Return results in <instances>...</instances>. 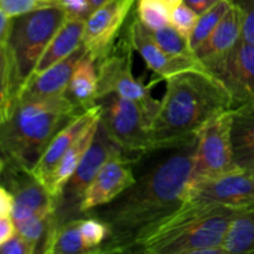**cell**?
<instances>
[{"mask_svg":"<svg viewBox=\"0 0 254 254\" xmlns=\"http://www.w3.org/2000/svg\"><path fill=\"white\" fill-rule=\"evenodd\" d=\"M196 141L176 149L127 189L107 207L94 212L111 228L102 253L121 252L144 228L178 210L186 201Z\"/></svg>","mask_w":254,"mask_h":254,"instance_id":"1","label":"cell"},{"mask_svg":"<svg viewBox=\"0 0 254 254\" xmlns=\"http://www.w3.org/2000/svg\"><path fill=\"white\" fill-rule=\"evenodd\" d=\"M231 108L230 93L212 74L184 72L170 77L149 126L151 151L195 143L213 116Z\"/></svg>","mask_w":254,"mask_h":254,"instance_id":"2","label":"cell"},{"mask_svg":"<svg viewBox=\"0 0 254 254\" xmlns=\"http://www.w3.org/2000/svg\"><path fill=\"white\" fill-rule=\"evenodd\" d=\"M236 208L205 200H186L178 210L136 233L122 253L226 254L223 248Z\"/></svg>","mask_w":254,"mask_h":254,"instance_id":"3","label":"cell"},{"mask_svg":"<svg viewBox=\"0 0 254 254\" xmlns=\"http://www.w3.org/2000/svg\"><path fill=\"white\" fill-rule=\"evenodd\" d=\"M82 112L68 94L17 99L0 121V159L5 166L31 171L52 138Z\"/></svg>","mask_w":254,"mask_h":254,"instance_id":"4","label":"cell"},{"mask_svg":"<svg viewBox=\"0 0 254 254\" xmlns=\"http://www.w3.org/2000/svg\"><path fill=\"white\" fill-rule=\"evenodd\" d=\"M66 17V12L60 4L12 17L5 47L11 69L15 102Z\"/></svg>","mask_w":254,"mask_h":254,"instance_id":"5","label":"cell"},{"mask_svg":"<svg viewBox=\"0 0 254 254\" xmlns=\"http://www.w3.org/2000/svg\"><path fill=\"white\" fill-rule=\"evenodd\" d=\"M232 108L213 116L197 133L188 189L237 170L231 144Z\"/></svg>","mask_w":254,"mask_h":254,"instance_id":"6","label":"cell"},{"mask_svg":"<svg viewBox=\"0 0 254 254\" xmlns=\"http://www.w3.org/2000/svg\"><path fill=\"white\" fill-rule=\"evenodd\" d=\"M101 101L99 123L111 140L124 153H150L149 126L151 119L145 111L138 103L118 94H111Z\"/></svg>","mask_w":254,"mask_h":254,"instance_id":"7","label":"cell"},{"mask_svg":"<svg viewBox=\"0 0 254 254\" xmlns=\"http://www.w3.org/2000/svg\"><path fill=\"white\" fill-rule=\"evenodd\" d=\"M131 50L129 41L121 42L119 47L98 62V101L111 94L138 103L145 113L153 118L160 101L150 93L149 87L134 77L131 71ZM151 122V121H150Z\"/></svg>","mask_w":254,"mask_h":254,"instance_id":"8","label":"cell"},{"mask_svg":"<svg viewBox=\"0 0 254 254\" xmlns=\"http://www.w3.org/2000/svg\"><path fill=\"white\" fill-rule=\"evenodd\" d=\"M123 153L124 151L111 140L99 123L91 146L86 151L81 163L78 164L60 196L56 211V222L73 220V213H81L79 206L82 198L99 169L111 159L124 155Z\"/></svg>","mask_w":254,"mask_h":254,"instance_id":"9","label":"cell"},{"mask_svg":"<svg viewBox=\"0 0 254 254\" xmlns=\"http://www.w3.org/2000/svg\"><path fill=\"white\" fill-rule=\"evenodd\" d=\"M213 77L225 86L233 108L254 101V45L241 37L221 56L203 62Z\"/></svg>","mask_w":254,"mask_h":254,"instance_id":"10","label":"cell"},{"mask_svg":"<svg viewBox=\"0 0 254 254\" xmlns=\"http://www.w3.org/2000/svg\"><path fill=\"white\" fill-rule=\"evenodd\" d=\"M136 0H109L87 17L83 31L86 54L98 64L112 51L119 31Z\"/></svg>","mask_w":254,"mask_h":254,"instance_id":"11","label":"cell"},{"mask_svg":"<svg viewBox=\"0 0 254 254\" xmlns=\"http://www.w3.org/2000/svg\"><path fill=\"white\" fill-rule=\"evenodd\" d=\"M128 41L133 50L140 55L148 68L160 78L168 79L184 72L211 74L207 67L197 56H173L166 54L153 39L150 30L144 26L138 17H135L129 25Z\"/></svg>","mask_w":254,"mask_h":254,"instance_id":"12","label":"cell"},{"mask_svg":"<svg viewBox=\"0 0 254 254\" xmlns=\"http://www.w3.org/2000/svg\"><path fill=\"white\" fill-rule=\"evenodd\" d=\"M2 180L14 198L11 218L15 225L36 215L57 211V201L31 171L4 166Z\"/></svg>","mask_w":254,"mask_h":254,"instance_id":"13","label":"cell"},{"mask_svg":"<svg viewBox=\"0 0 254 254\" xmlns=\"http://www.w3.org/2000/svg\"><path fill=\"white\" fill-rule=\"evenodd\" d=\"M130 160L124 155L107 161L87 188L79 206V212H89L116 200L135 183Z\"/></svg>","mask_w":254,"mask_h":254,"instance_id":"14","label":"cell"},{"mask_svg":"<svg viewBox=\"0 0 254 254\" xmlns=\"http://www.w3.org/2000/svg\"><path fill=\"white\" fill-rule=\"evenodd\" d=\"M205 200L241 207L254 203V178L245 170H233L186 190V200Z\"/></svg>","mask_w":254,"mask_h":254,"instance_id":"15","label":"cell"},{"mask_svg":"<svg viewBox=\"0 0 254 254\" xmlns=\"http://www.w3.org/2000/svg\"><path fill=\"white\" fill-rule=\"evenodd\" d=\"M102 107L101 104L97 103L92 108L82 112L79 116L72 119L67 126H64L56 135L50 141L49 146L44 151L42 156L35 168L31 170V174L47 189L50 181H51L52 175L56 170L57 165L60 164L61 159L64 158V154L67 153L73 141L76 140L77 136L93 122L101 119Z\"/></svg>","mask_w":254,"mask_h":254,"instance_id":"16","label":"cell"},{"mask_svg":"<svg viewBox=\"0 0 254 254\" xmlns=\"http://www.w3.org/2000/svg\"><path fill=\"white\" fill-rule=\"evenodd\" d=\"M84 54L86 50L83 45H81L66 59L61 60L41 73L32 74L22 91L20 92L17 99L50 98V97L67 94L69 79L73 73L74 67Z\"/></svg>","mask_w":254,"mask_h":254,"instance_id":"17","label":"cell"},{"mask_svg":"<svg viewBox=\"0 0 254 254\" xmlns=\"http://www.w3.org/2000/svg\"><path fill=\"white\" fill-rule=\"evenodd\" d=\"M231 144L235 165L245 171L254 168V101L232 108Z\"/></svg>","mask_w":254,"mask_h":254,"instance_id":"18","label":"cell"},{"mask_svg":"<svg viewBox=\"0 0 254 254\" xmlns=\"http://www.w3.org/2000/svg\"><path fill=\"white\" fill-rule=\"evenodd\" d=\"M242 10L232 2L230 10L226 12L217 26L208 35L207 39L196 49V56L202 62H206L226 54L242 37Z\"/></svg>","mask_w":254,"mask_h":254,"instance_id":"19","label":"cell"},{"mask_svg":"<svg viewBox=\"0 0 254 254\" xmlns=\"http://www.w3.org/2000/svg\"><path fill=\"white\" fill-rule=\"evenodd\" d=\"M84 25H86L84 19L66 17L62 26L60 27L59 31L55 34V36L52 37L50 44L45 49L32 74L41 73L45 69L54 66L61 60L66 59L74 50L78 49L83 41Z\"/></svg>","mask_w":254,"mask_h":254,"instance_id":"20","label":"cell"},{"mask_svg":"<svg viewBox=\"0 0 254 254\" xmlns=\"http://www.w3.org/2000/svg\"><path fill=\"white\" fill-rule=\"evenodd\" d=\"M99 121H96L92 124H89L77 136V139L73 141L71 148L67 150V153L64 154V156L61 159L59 165H57L56 170H55L54 175L51 178V181H50L49 186H47V190L51 193L52 197L57 201V203H59V198L61 196L62 191H64V186L68 183L71 176L73 175L74 170L77 169L78 164L81 163L82 158H83L86 151L91 146L94 135L97 133V129H98Z\"/></svg>","mask_w":254,"mask_h":254,"instance_id":"21","label":"cell"},{"mask_svg":"<svg viewBox=\"0 0 254 254\" xmlns=\"http://www.w3.org/2000/svg\"><path fill=\"white\" fill-rule=\"evenodd\" d=\"M67 94L84 111L92 108L98 101V69L96 62L87 54L79 59L69 79Z\"/></svg>","mask_w":254,"mask_h":254,"instance_id":"22","label":"cell"},{"mask_svg":"<svg viewBox=\"0 0 254 254\" xmlns=\"http://www.w3.org/2000/svg\"><path fill=\"white\" fill-rule=\"evenodd\" d=\"M40 252L45 254H81L92 253L84 246L79 232V220L56 222L55 217L41 245Z\"/></svg>","mask_w":254,"mask_h":254,"instance_id":"23","label":"cell"},{"mask_svg":"<svg viewBox=\"0 0 254 254\" xmlns=\"http://www.w3.org/2000/svg\"><path fill=\"white\" fill-rule=\"evenodd\" d=\"M223 248L230 254H254V203L236 208Z\"/></svg>","mask_w":254,"mask_h":254,"instance_id":"24","label":"cell"},{"mask_svg":"<svg viewBox=\"0 0 254 254\" xmlns=\"http://www.w3.org/2000/svg\"><path fill=\"white\" fill-rule=\"evenodd\" d=\"M232 1L231 0H220L218 2H216L213 6H211L210 9L206 10L205 12H202L201 15H198L197 22H196V26L193 29L192 35H191L190 40V47L192 49V51L195 52L196 49L205 41L208 37V35L213 31L216 26L218 25V22L222 20V17L225 16L226 12L230 10Z\"/></svg>","mask_w":254,"mask_h":254,"instance_id":"25","label":"cell"},{"mask_svg":"<svg viewBox=\"0 0 254 254\" xmlns=\"http://www.w3.org/2000/svg\"><path fill=\"white\" fill-rule=\"evenodd\" d=\"M171 10L165 0H136V17L151 31L170 25Z\"/></svg>","mask_w":254,"mask_h":254,"instance_id":"26","label":"cell"},{"mask_svg":"<svg viewBox=\"0 0 254 254\" xmlns=\"http://www.w3.org/2000/svg\"><path fill=\"white\" fill-rule=\"evenodd\" d=\"M151 36L155 40L156 44L169 55L173 56H196L195 52L190 47V42L188 39L181 36L174 26L168 25L163 29L151 31Z\"/></svg>","mask_w":254,"mask_h":254,"instance_id":"27","label":"cell"},{"mask_svg":"<svg viewBox=\"0 0 254 254\" xmlns=\"http://www.w3.org/2000/svg\"><path fill=\"white\" fill-rule=\"evenodd\" d=\"M79 232L84 246L92 253H101V246L106 243L111 236V228L101 218H86L79 220Z\"/></svg>","mask_w":254,"mask_h":254,"instance_id":"28","label":"cell"},{"mask_svg":"<svg viewBox=\"0 0 254 254\" xmlns=\"http://www.w3.org/2000/svg\"><path fill=\"white\" fill-rule=\"evenodd\" d=\"M14 103L15 94L12 89L9 56L5 45H0V121L9 114Z\"/></svg>","mask_w":254,"mask_h":254,"instance_id":"29","label":"cell"},{"mask_svg":"<svg viewBox=\"0 0 254 254\" xmlns=\"http://www.w3.org/2000/svg\"><path fill=\"white\" fill-rule=\"evenodd\" d=\"M198 14L193 11L190 6L185 4V2H180L179 5L173 7L171 10L170 16V25L174 26V29L184 36L185 39L190 40L191 35H192L193 29L197 22Z\"/></svg>","mask_w":254,"mask_h":254,"instance_id":"30","label":"cell"},{"mask_svg":"<svg viewBox=\"0 0 254 254\" xmlns=\"http://www.w3.org/2000/svg\"><path fill=\"white\" fill-rule=\"evenodd\" d=\"M56 5L51 0H0V7L10 17H16L41 7Z\"/></svg>","mask_w":254,"mask_h":254,"instance_id":"31","label":"cell"},{"mask_svg":"<svg viewBox=\"0 0 254 254\" xmlns=\"http://www.w3.org/2000/svg\"><path fill=\"white\" fill-rule=\"evenodd\" d=\"M243 14L242 37L254 45V0H231Z\"/></svg>","mask_w":254,"mask_h":254,"instance_id":"32","label":"cell"},{"mask_svg":"<svg viewBox=\"0 0 254 254\" xmlns=\"http://www.w3.org/2000/svg\"><path fill=\"white\" fill-rule=\"evenodd\" d=\"M35 252H37L36 246L19 233H15L7 242L0 246V254H34Z\"/></svg>","mask_w":254,"mask_h":254,"instance_id":"33","label":"cell"},{"mask_svg":"<svg viewBox=\"0 0 254 254\" xmlns=\"http://www.w3.org/2000/svg\"><path fill=\"white\" fill-rule=\"evenodd\" d=\"M59 4L64 7L66 16L72 19L87 20L94 10L88 0H60Z\"/></svg>","mask_w":254,"mask_h":254,"instance_id":"34","label":"cell"},{"mask_svg":"<svg viewBox=\"0 0 254 254\" xmlns=\"http://www.w3.org/2000/svg\"><path fill=\"white\" fill-rule=\"evenodd\" d=\"M16 233V227L11 216H0V246L10 240Z\"/></svg>","mask_w":254,"mask_h":254,"instance_id":"35","label":"cell"},{"mask_svg":"<svg viewBox=\"0 0 254 254\" xmlns=\"http://www.w3.org/2000/svg\"><path fill=\"white\" fill-rule=\"evenodd\" d=\"M14 198L5 186L0 185V216H11Z\"/></svg>","mask_w":254,"mask_h":254,"instance_id":"36","label":"cell"},{"mask_svg":"<svg viewBox=\"0 0 254 254\" xmlns=\"http://www.w3.org/2000/svg\"><path fill=\"white\" fill-rule=\"evenodd\" d=\"M11 21L12 17L7 16L4 10L0 7V45H6L10 27H11Z\"/></svg>","mask_w":254,"mask_h":254,"instance_id":"37","label":"cell"},{"mask_svg":"<svg viewBox=\"0 0 254 254\" xmlns=\"http://www.w3.org/2000/svg\"><path fill=\"white\" fill-rule=\"evenodd\" d=\"M188 6H190L191 9L195 12H197L198 15H201L202 12H205L206 10L210 9L211 6L218 2L220 0H183Z\"/></svg>","mask_w":254,"mask_h":254,"instance_id":"38","label":"cell"},{"mask_svg":"<svg viewBox=\"0 0 254 254\" xmlns=\"http://www.w3.org/2000/svg\"><path fill=\"white\" fill-rule=\"evenodd\" d=\"M107 1H109V0H88V2L91 4V6L93 7V9H97V7L102 6V5L106 4Z\"/></svg>","mask_w":254,"mask_h":254,"instance_id":"39","label":"cell"},{"mask_svg":"<svg viewBox=\"0 0 254 254\" xmlns=\"http://www.w3.org/2000/svg\"><path fill=\"white\" fill-rule=\"evenodd\" d=\"M165 1L174 7V6H176V5L180 4V2H183V0H165Z\"/></svg>","mask_w":254,"mask_h":254,"instance_id":"40","label":"cell"},{"mask_svg":"<svg viewBox=\"0 0 254 254\" xmlns=\"http://www.w3.org/2000/svg\"><path fill=\"white\" fill-rule=\"evenodd\" d=\"M4 166H5V163L1 160V159H0V176L2 175V170H4Z\"/></svg>","mask_w":254,"mask_h":254,"instance_id":"41","label":"cell"},{"mask_svg":"<svg viewBox=\"0 0 254 254\" xmlns=\"http://www.w3.org/2000/svg\"><path fill=\"white\" fill-rule=\"evenodd\" d=\"M247 171L248 174H250L251 176H252V178H254V168H252V169H250V170H246Z\"/></svg>","mask_w":254,"mask_h":254,"instance_id":"42","label":"cell"},{"mask_svg":"<svg viewBox=\"0 0 254 254\" xmlns=\"http://www.w3.org/2000/svg\"><path fill=\"white\" fill-rule=\"evenodd\" d=\"M51 1L54 2V4H59V2H60V0H51Z\"/></svg>","mask_w":254,"mask_h":254,"instance_id":"43","label":"cell"}]
</instances>
